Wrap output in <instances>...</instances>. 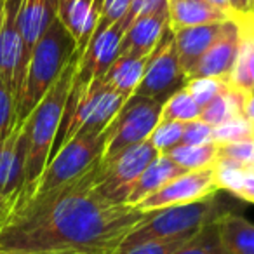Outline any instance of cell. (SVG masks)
Here are the masks:
<instances>
[{
	"instance_id": "1",
	"label": "cell",
	"mask_w": 254,
	"mask_h": 254,
	"mask_svg": "<svg viewBox=\"0 0 254 254\" xmlns=\"http://www.w3.org/2000/svg\"><path fill=\"white\" fill-rule=\"evenodd\" d=\"M99 162L70 183L16 207L0 228V253L115 254L146 212L99 193Z\"/></svg>"
},
{
	"instance_id": "2",
	"label": "cell",
	"mask_w": 254,
	"mask_h": 254,
	"mask_svg": "<svg viewBox=\"0 0 254 254\" xmlns=\"http://www.w3.org/2000/svg\"><path fill=\"white\" fill-rule=\"evenodd\" d=\"M80 56L82 54L78 51H75L71 60L64 66V70L61 71L60 78L54 82V85L47 91L42 101L35 106V110L26 117L25 124H23L26 141L25 188H23V193L19 197L16 207L25 204L32 197L44 169L47 167L51 150H53L54 139H56L58 127H60L61 117H63L68 92H70L75 73H77Z\"/></svg>"
},
{
	"instance_id": "3",
	"label": "cell",
	"mask_w": 254,
	"mask_h": 254,
	"mask_svg": "<svg viewBox=\"0 0 254 254\" xmlns=\"http://www.w3.org/2000/svg\"><path fill=\"white\" fill-rule=\"evenodd\" d=\"M75 51V40L56 18L30 56L18 103V122H25L26 117L42 101L47 91L60 78Z\"/></svg>"
},
{
	"instance_id": "4",
	"label": "cell",
	"mask_w": 254,
	"mask_h": 254,
	"mask_svg": "<svg viewBox=\"0 0 254 254\" xmlns=\"http://www.w3.org/2000/svg\"><path fill=\"white\" fill-rule=\"evenodd\" d=\"M226 212L232 211L218 197V193L191 204L173 205V207L146 212L145 218L124 239L119 249L146 242V240H162L197 233L204 226L216 223Z\"/></svg>"
},
{
	"instance_id": "5",
	"label": "cell",
	"mask_w": 254,
	"mask_h": 254,
	"mask_svg": "<svg viewBox=\"0 0 254 254\" xmlns=\"http://www.w3.org/2000/svg\"><path fill=\"white\" fill-rule=\"evenodd\" d=\"M164 103L155 99L131 96L108 126V139L101 162L115 159L120 152L146 141L157 127Z\"/></svg>"
},
{
	"instance_id": "6",
	"label": "cell",
	"mask_w": 254,
	"mask_h": 254,
	"mask_svg": "<svg viewBox=\"0 0 254 254\" xmlns=\"http://www.w3.org/2000/svg\"><path fill=\"white\" fill-rule=\"evenodd\" d=\"M106 139H108V129L99 136H75L73 139H70L49 160L32 197L44 195L82 176L92 164L101 159Z\"/></svg>"
},
{
	"instance_id": "7",
	"label": "cell",
	"mask_w": 254,
	"mask_h": 254,
	"mask_svg": "<svg viewBox=\"0 0 254 254\" xmlns=\"http://www.w3.org/2000/svg\"><path fill=\"white\" fill-rule=\"evenodd\" d=\"M159 155L160 153L146 139L139 145L120 152L115 159L108 162H99L96 188L108 200L126 204L138 178Z\"/></svg>"
},
{
	"instance_id": "8",
	"label": "cell",
	"mask_w": 254,
	"mask_h": 254,
	"mask_svg": "<svg viewBox=\"0 0 254 254\" xmlns=\"http://www.w3.org/2000/svg\"><path fill=\"white\" fill-rule=\"evenodd\" d=\"M187 80V75L183 73L178 61L174 33L171 28H167L146 60L145 73L134 96L166 103L174 92L185 87Z\"/></svg>"
},
{
	"instance_id": "9",
	"label": "cell",
	"mask_w": 254,
	"mask_h": 254,
	"mask_svg": "<svg viewBox=\"0 0 254 254\" xmlns=\"http://www.w3.org/2000/svg\"><path fill=\"white\" fill-rule=\"evenodd\" d=\"M218 191L219 187L216 183L214 166L197 171H187L139 202L136 209H139L141 212H152L173 207V205L191 204V202L211 197Z\"/></svg>"
},
{
	"instance_id": "10",
	"label": "cell",
	"mask_w": 254,
	"mask_h": 254,
	"mask_svg": "<svg viewBox=\"0 0 254 254\" xmlns=\"http://www.w3.org/2000/svg\"><path fill=\"white\" fill-rule=\"evenodd\" d=\"M129 25L131 21H129V16L126 14L122 19L112 23L106 28H96L94 35L91 37L87 47L78 60L75 80L82 84H91V82L103 78V75L119 58L120 44Z\"/></svg>"
},
{
	"instance_id": "11",
	"label": "cell",
	"mask_w": 254,
	"mask_h": 254,
	"mask_svg": "<svg viewBox=\"0 0 254 254\" xmlns=\"http://www.w3.org/2000/svg\"><path fill=\"white\" fill-rule=\"evenodd\" d=\"M23 0H4V18L0 25V80L11 89L16 108L21 94V33H19V9Z\"/></svg>"
},
{
	"instance_id": "12",
	"label": "cell",
	"mask_w": 254,
	"mask_h": 254,
	"mask_svg": "<svg viewBox=\"0 0 254 254\" xmlns=\"http://www.w3.org/2000/svg\"><path fill=\"white\" fill-rule=\"evenodd\" d=\"M58 7H60V0H23L21 2V9H19V16H18L19 33H21V44H23L21 89H23V80H25L30 56H32L39 40L44 37V33L49 30V26L58 18Z\"/></svg>"
},
{
	"instance_id": "13",
	"label": "cell",
	"mask_w": 254,
	"mask_h": 254,
	"mask_svg": "<svg viewBox=\"0 0 254 254\" xmlns=\"http://www.w3.org/2000/svg\"><path fill=\"white\" fill-rule=\"evenodd\" d=\"M23 124H16L11 134L0 141V197L16 200V204L25 188L26 141Z\"/></svg>"
},
{
	"instance_id": "14",
	"label": "cell",
	"mask_w": 254,
	"mask_h": 254,
	"mask_svg": "<svg viewBox=\"0 0 254 254\" xmlns=\"http://www.w3.org/2000/svg\"><path fill=\"white\" fill-rule=\"evenodd\" d=\"M167 28H169L167 7L139 16L127 26L122 44H120L119 56L132 58V60H145L153 53V49L160 42Z\"/></svg>"
},
{
	"instance_id": "15",
	"label": "cell",
	"mask_w": 254,
	"mask_h": 254,
	"mask_svg": "<svg viewBox=\"0 0 254 254\" xmlns=\"http://www.w3.org/2000/svg\"><path fill=\"white\" fill-rule=\"evenodd\" d=\"M237 51H239V23L235 18H232L223 21L218 37L209 46L207 53L202 56L200 63L197 64L190 78L218 77L230 80L237 60Z\"/></svg>"
},
{
	"instance_id": "16",
	"label": "cell",
	"mask_w": 254,
	"mask_h": 254,
	"mask_svg": "<svg viewBox=\"0 0 254 254\" xmlns=\"http://www.w3.org/2000/svg\"><path fill=\"white\" fill-rule=\"evenodd\" d=\"M101 4L103 0H60L58 19L75 40L80 54L98 28Z\"/></svg>"
},
{
	"instance_id": "17",
	"label": "cell",
	"mask_w": 254,
	"mask_h": 254,
	"mask_svg": "<svg viewBox=\"0 0 254 254\" xmlns=\"http://www.w3.org/2000/svg\"><path fill=\"white\" fill-rule=\"evenodd\" d=\"M89 91H91V108H89V115L85 119L84 126L80 127V131L75 136H99L108 129V126L113 122L117 113L122 110L127 99L115 92L113 89L106 87L105 84L99 80H94L89 84Z\"/></svg>"
},
{
	"instance_id": "18",
	"label": "cell",
	"mask_w": 254,
	"mask_h": 254,
	"mask_svg": "<svg viewBox=\"0 0 254 254\" xmlns=\"http://www.w3.org/2000/svg\"><path fill=\"white\" fill-rule=\"evenodd\" d=\"M221 25L223 21L191 26V28H181L173 32L174 40H176L178 61H180V66L183 70V73L187 75V78H190L193 75L202 56L207 53L209 46L218 37Z\"/></svg>"
},
{
	"instance_id": "19",
	"label": "cell",
	"mask_w": 254,
	"mask_h": 254,
	"mask_svg": "<svg viewBox=\"0 0 254 254\" xmlns=\"http://www.w3.org/2000/svg\"><path fill=\"white\" fill-rule=\"evenodd\" d=\"M239 51L230 84L244 92L254 91V16L247 12L239 18Z\"/></svg>"
},
{
	"instance_id": "20",
	"label": "cell",
	"mask_w": 254,
	"mask_h": 254,
	"mask_svg": "<svg viewBox=\"0 0 254 254\" xmlns=\"http://www.w3.org/2000/svg\"><path fill=\"white\" fill-rule=\"evenodd\" d=\"M183 173H187V171L178 166L169 155L160 153V155L143 171L141 176L138 178V181H136L134 187H132L131 193L127 197L126 204L136 207L141 200H145L146 197L155 193L164 185H167L171 180H174V178L181 176Z\"/></svg>"
},
{
	"instance_id": "21",
	"label": "cell",
	"mask_w": 254,
	"mask_h": 254,
	"mask_svg": "<svg viewBox=\"0 0 254 254\" xmlns=\"http://www.w3.org/2000/svg\"><path fill=\"white\" fill-rule=\"evenodd\" d=\"M167 14H169V28L173 32L232 19L225 12L209 5L205 0H167Z\"/></svg>"
},
{
	"instance_id": "22",
	"label": "cell",
	"mask_w": 254,
	"mask_h": 254,
	"mask_svg": "<svg viewBox=\"0 0 254 254\" xmlns=\"http://www.w3.org/2000/svg\"><path fill=\"white\" fill-rule=\"evenodd\" d=\"M219 242L226 254H254V223L235 212L216 221Z\"/></svg>"
},
{
	"instance_id": "23",
	"label": "cell",
	"mask_w": 254,
	"mask_h": 254,
	"mask_svg": "<svg viewBox=\"0 0 254 254\" xmlns=\"http://www.w3.org/2000/svg\"><path fill=\"white\" fill-rule=\"evenodd\" d=\"M146 60L148 58H145V60H132V58L119 56L115 60V63L108 68V71L103 75L101 82L106 87L113 89L120 96L129 99L131 96H134L136 89L141 84Z\"/></svg>"
},
{
	"instance_id": "24",
	"label": "cell",
	"mask_w": 254,
	"mask_h": 254,
	"mask_svg": "<svg viewBox=\"0 0 254 254\" xmlns=\"http://www.w3.org/2000/svg\"><path fill=\"white\" fill-rule=\"evenodd\" d=\"M247 94L240 89L228 84L214 99L207 103L200 112V120L209 124L211 127H216L219 124H225L235 117H244Z\"/></svg>"
},
{
	"instance_id": "25",
	"label": "cell",
	"mask_w": 254,
	"mask_h": 254,
	"mask_svg": "<svg viewBox=\"0 0 254 254\" xmlns=\"http://www.w3.org/2000/svg\"><path fill=\"white\" fill-rule=\"evenodd\" d=\"M214 166L216 183L219 190H226L228 193L254 204V167L253 169H233L219 164Z\"/></svg>"
},
{
	"instance_id": "26",
	"label": "cell",
	"mask_w": 254,
	"mask_h": 254,
	"mask_svg": "<svg viewBox=\"0 0 254 254\" xmlns=\"http://www.w3.org/2000/svg\"><path fill=\"white\" fill-rule=\"evenodd\" d=\"M185 171H197L204 167H211L218 157V145H178L166 153Z\"/></svg>"
},
{
	"instance_id": "27",
	"label": "cell",
	"mask_w": 254,
	"mask_h": 254,
	"mask_svg": "<svg viewBox=\"0 0 254 254\" xmlns=\"http://www.w3.org/2000/svg\"><path fill=\"white\" fill-rule=\"evenodd\" d=\"M200 106L195 103L187 89L176 91L162 106L159 122H191V120L200 119Z\"/></svg>"
},
{
	"instance_id": "28",
	"label": "cell",
	"mask_w": 254,
	"mask_h": 254,
	"mask_svg": "<svg viewBox=\"0 0 254 254\" xmlns=\"http://www.w3.org/2000/svg\"><path fill=\"white\" fill-rule=\"evenodd\" d=\"M214 164H219V166L225 167H233V169H253L254 139L218 145V157H216Z\"/></svg>"
},
{
	"instance_id": "29",
	"label": "cell",
	"mask_w": 254,
	"mask_h": 254,
	"mask_svg": "<svg viewBox=\"0 0 254 254\" xmlns=\"http://www.w3.org/2000/svg\"><path fill=\"white\" fill-rule=\"evenodd\" d=\"M174 254H226L219 242L216 223L198 230L185 246H181Z\"/></svg>"
},
{
	"instance_id": "30",
	"label": "cell",
	"mask_w": 254,
	"mask_h": 254,
	"mask_svg": "<svg viewBox=\"0 0 254 254\" xmlns=\"http://www.w3.org/2000/svg\"><path fill=\"white\" fill-rule=\"evenodd\" d=\"M254 139V126L246 117H235L225 124L212 127V143L225 145V143H237Z\"/></svg>"
},
{
	"instance_id": "31",
	"label": "cell",
	"mask_w": 254,
	"mask_h": 254,
	"mask_svg": "<svg viewBox=\"0 0 254 254\" xmlns=\"http://www.w3.org/2000/svg\"><path fill=\"white\" fill-rule=\"evenodd\" d=\"M230 84L228 78H218V77H193L188 78L185 89L190 92V96L195 99L200 110L207 105L211 99H214L226 85Z\"/></svg>"
},
{
	"instance_id": "32",
	"label": "cell",
	"mask_w": 254,
	"mask_h": 254,
	"mask_svg": "<svg viewBox=\"0 0 254 254\" xmlns=\"http://www.w3.org/2000/svg\"><path fill=\"white\" fill-rule=\"evenodd\" d=\"M195 233H188V235L171 237V239H162V240H146V242L117 249L115 254H174Z\"/></svg>"
},
{
	"instance_id": "33",
	"label": "cell",
	"mask_w": 254,
	"mask_h": 254,
	"mask_svg": "<svg viewBox=\"0 0 254 254\" xmlns=\"http://www.w3.org/2000/svg\"><path fill=\"white\" fill-rule=\"evenodd\" d=\"M183 122H159L153 132L150 134L148 141L159 153H167L174 146L181 145L183 138Z\"/></svg>"
},
{
	"instance_id": "34",
	"label": "cell",
	"mask_w": 254,
	"mask_h": 254,
	"mask_svg": "<svg viewBox=\"0 0 254 254\" xmlns=\"http://www.w3.org/2000/svg\"><path fill=\"white\" fill-rule=\"evenodd\" d=\"M18 124V108L11 89L0 80V141H4Z\"/></svg>"
},
{
	"instance_id": "35",
	"label": "cell",
	"mask_w": 254,
	"mask_h": 254,
	"mask_svg": "<svg viewBox=\"0 0 254 254\" xmlns=\"http://www.w3.org/2000/svg\"><path fill=\"white\" fill-rule=\"evenodd\" d=\"M212 143V127L200 119L187 122L183 127L181 145H207Z\"/></svg>"
},
{
	"instance_id": "36",
	"label": "cell",
	"mask_w": 254,
	"mask_h": 254,
	"mask_svg": "<svg viewBox=\"0 0 254 254\" xmlns=\"http://www.w3.org/2000/svg\"><path fill=\"white\" fill-rule=\"evenodd\" d=\"M132 0H103L101 12H99L98 28H106L112 23L122 19L131 9Z\"/></svg>"
},
{
	"instance_id": "37",
	"label": "cell",
	"mask_w": 254,
	"mask_h": 254,
	"mask_svg": "<svg viewBox=\"0 0 254 254\" xmlns=\"http://www.w3.org/2000/svg\"><path fill=\"white\" fill-rule=\"evenodd\" d=\"M164 7H167V0H132L127 16H129V21L132 23L139 16L150 14V12H155Z\"/></svg>"
},
{
	"instance_id": "38",
	"label": "cell",
	"mask_w": 254,
	"mask_h": 254,
	"mask_svg": "<svg viewBox=\"0 0 254 254\" xmlns=\"http://www.w3.org/2000/svg\"><path fill=\"white\" fill-rule=\"evenodd\" d=\"M14 209H16V200L0 197V228L9 221V218L12 216Z\"/></svg>"
},
{
	"instance_id": "39",
	"label": "cell",
	"mask_w": 254,
	"mask_h": 254,
	"mask_svg": "<svg viewBox=\"0 0 254 254\" xmlns=\"http://www.w3.org/2000/svg\"><path fill=\"white\" fill-rule=\"evenodd\" d=\"M209 5H212V7H216L218 11L225 12L226 16H230V18H235V14H233L232 11V5H230V0H205Z\"/></svg>"
},
{
	"instance_id": "40",
	"label": "cell",
	"mask_w": 254,
	"mask_h": 254,
	"mask_svg": "<svg viewBox=\"0 0 254 254\" xmlns=\"http://www.w3.org/2000/svg\"><path fill=\"white\" fill-rule=\"evenodd\" d=\"M230 5H232V11H233V14H235V18L251 12L249 2H247V0H230Z\"/></svg>"
},
{
	"instance_id": "41",
	"label": "cell",
	"mask_w": 254,
	"mask_h": 254,
	"mask_svg": "<svg viewBox=\"0 0 254 254\" xmlns=\"http://www.w3.org/2000/svg\"><path fill=\"white\" fill-rule=\"evenodd\" d=\"M244 117L254 124V91H251L249 94H247L246 108H244Z\"/></svg>"
},
{
	"instance_id": "42",
	"label": "cell",
	"mask_w": 254,
	"mask_h": 254,
	"mask_svg": "<svg viewBox=\"0 0 254 254\" xmlns=\"http://www.w3.org/2000/svg\"><path fill=\"white\" fill-rule=\"evenodd\" d=\"M0 254H80V253H21V251H11V253H0Z\"/></svg>"
},
{
	"instance_id": "43",
	"label": "cell",
	"mask_w": 254,
	"mask_h": 254,
	"mask_svg": "<svg viewBox=\"0 0 254 254\" xmlns=\"http://www.w3.org/2000/svg\"><path fill=\"white\" fill-rule=\"evenodd\" d=\"M2 18H4V0H0V25H2Z\"/></svg>"
},
{
	"instance_id": "44",
	"label": "cell",
	"mask_w": 254,
	"mask_h": 254,
	"mask_svg": "<svg viewBox=\"0 0 254 254\" xmlns=\"http://www.w3.org/2000/svg\"><path fill=\"white\" fill-rule=\"evenodd\" d=\"M247 2H249V11H253V9H254V0H247Z\"/></svg>"
},
{
	"instance_id": "45",
	"label": "cell",
	"mask_w": 254,
	"mask_h": 254,
	"mask_svg": "<svg viewBox=\"0 0 254 254\" xmlns=\"http://www.w3.org/2000/svg\"><path fill=\"white\" fill-rule=\"evenodd\" d=\"M251 12H253V16H254V9H253V11H251Z\"/></svg>"
}]
</instances>
